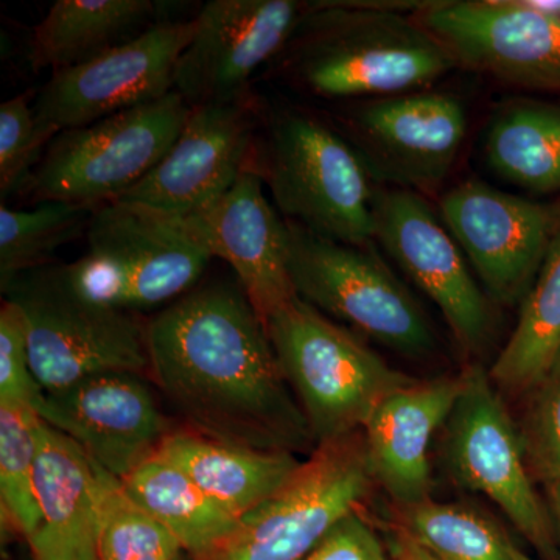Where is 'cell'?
Here are the masks:
<instances>
[{
    "label": "cell",
    "mask_w": 560,
    "mask_h": 560,
    "mask_svg": "<svg viewBox=\"0 0 560 560\" xmlns=\"http://www.w3.org/2000/svg\"><path fill=\"white\" fill-rule=\"evenodd\" d=\"M150 372L189 429L213 440L300 451L313 441L241 283L195 287L147 323Z\"/></svg>",
    "instance_id": "1"
},
{
    "label": "cell",
    "mask_w": 560,
    "mask_h": 560,
    "mask_svg": "<svg viewBox=\"0 0 560 560\" xmlns=\"http://www.w3.org/2000/svg\"><path fill=\"white\" fill-rule=\"evenodd\" d=\"M374 2H313L267 73L326 101L418 92L456 68L447 49L415 16Z\"/></svg>",
    "instance_id": "2"
},
{
    "label": "cell",
    "mask_w": 560,
    "mask_h": 560,
    "mask_svg": "<svg viewBox=\"0 0 560 560\" xmlns=\"http://www.w3.org/2000/svg\"><path fill=\"white\" fill-rule=\"evenodd\" d=\"M265 323L316 445L363 431L390 394L415 381L300 296Z\"/></svg>",
    "instance_id": "3"
},
{
    "label": "cell",
    "mask_w": 560,
    "mask_h": 560,
    "mask_svg": "<svg viewBox=\"0 0 560 560\" xmlns=\"http://www.w3.org/2000/svg\"><path fill=\"white\" fill-rule=\"evenodd\" d=\"M86 237L88 253L62 275L83 300L117 311L179 300L213 259L186 220L138 202L97 206Z\"/></svg>",
    "instance_id": "4"
},
{
    "label": "cell",
    "mask_w": 560,
    "mask_h": 560,
    "mask_svg": "<svg viewBox=\"0 0 560 560\" xmlns=\"http://www.w3.org/2000/svg\"><path fill=\"white\" fill-rule=\"evenodd\" d=\"M268 131L260 172L283 219L330 241L372 246L375 184L346 136L296 109L272 114Z\"/></svg>",
    "instance_id": "5"
},
{
    "label": "cell",
    "mask_w": 560,
    "mask_h": 560,
    "mask_svg": "<svg viewBox=\"0 0 560 560\" xmlns=\"http://www.w3.org/2000/svg\"><path fill=\"white\" fill-rule=\"evenodd\" d=\"M2 291L27 319L32 371L43 393L98 375L150 372L147 324L131 312L83 300L62 265L25 272Z\"/></svg>",
    "instance_id": "6"
},
{
    "label": "cell",
    "mask_w": 560,
    "mask_h": 560,
    "mask_svg": "<svg viewBox=\"0 0 560 560\" xmlns=\"http://www.w3.org/2000/svg\"><path fill=\"white\" fill-rule=\"evenodd\" d=\"M190 110L173 91L160 101L58 132L25 194L33 202L92 208L119 200L164 160Z\"/></svg>",
    "instance_id": "7"
},
{
    "label": "cell",
    "mask_w": 560,
    "mask_h": 560,
    "mask_svg": "<svg viewBox=\"0 0 560 560\" xmlns=\"http://www.w3.org/2000/svg\"><path fill=\"white\" fill-rule=\"evenodd\" d=\"M285 221L291 282L302 301L404 355L434 349L425 313L372 246L345 245Z\"/></svg>",
    "instance_id": "8"
},
{
    "label": "cell",
    "mask_w": 560,
    "mask_h": 560,
    "mask_svg": "<svg viewBox=\"0 0 560 560\" xmlns=\"http://www.w3.org/2000/svg\"><path fill=\"white\" fill-rule=\"evenodd\" d=\"M363 431L316 445L289 481L202 560H305L374 485Z\"/></svg>",
    "instance_id": "9"
},
{
    "label": "cell",
    "mask_w": 560,
    "mask_h": 560,
    "mask_svg": "<svg viewBox=\"0 0 560 560\" xmlns=\"http://www.w3.org/2000/svg\"><path fill=\"white\" fill-rule=\"evenodd\" d=\"M447 459L460 486L488 497L541 556L558 559L550 511L534 488L521 431L485 368L463 372L447 419Z\"/></svg>",
    "instance_id": "10"
},
{
    "label": "cell",
    "mask_w": 560,
    "mask_h": 560,
    "mask_svg": "<svg viewBox=\"0 0 560 560\" xmlns=\"http://www.w3.org/2000/svg\"><path fill=\"white\" fill-rule=\"evenodd\" d=\"M412 16L456 68L518 90L560 94V16L529 0L422 2Z\"/></svg>",
    "instance_id": "11"
},
{
    "label": "cell",
    "mask_w": 560,
    "mask_h": 560,
    "mask_svg": "<svg viewBox=\"0 0 560 560\" xmlns=\"http://www.w3.org/2000/svg\"><path fill=\"white\" fill-rule=\"evenodd\" d=\"M441 220L489 296L523 301L560 241V200L540 202L470 179L441 200Z\"/></svg>",
    "instance_id": "12"
},
{
    "label": "cell",
    "mask_w": 560,
    "mask_h": 560,
    "mask_svg": "<svg viewBox=\"0 0 560 560\" xmlns=\"http://www.w3.org/2000/svg\"><path fill=\"white\" fill-rule=\"evenodd\" d=\"M340 120L375 186L418 194L447 178L467 131L463 103L442 92L372 98Z\"/></svg>",
    "instance_id": "13"
},
{
    "label": "cell",
    "mask_w": 560,
    "mask_h": 560,
    "mask_svg": "<svg viewBox=\"0 0 560 560\" xmlns=\"http://www.w3.org/2000/svg\"><path fill=\"white\" fill-rule=\"evenodd\" d=\"M194 32L195 16L162 20L124 46L51 73L36 98V119L58 135L160 101L175 91L176 66Z\"/></svg>",
    "instance_id": "14"
},
{
    "label": "cell",
    "mask_w": 560,
    "mask_h": 560,
    "mask_svg": "<svg viewBox=\"0 0 560 560\" xmlns=\"http://www.w3.org/2000/svg\"><path fill=\"white\" fill-rule=\"evenodd\" d=\"M307 11L294 0L205 3L176 66L175 92L190 108L248 97L257 70L285 49Z\"/></svg>",
    "instance_id": "15"
},
{
    "label": "cell",
    "mask_w": 560,
    "mask_h": 560,
    "mask_svg": "<svg viewBox=\"0 0 560 560\" xmlns=\"http://www.w3.org/2000/svg\"><path fill=\"white\" fill-rule=\"evenodd\" d=\"M372 213L374 241L440 308L460 348L485 349L493 329L489 298L429 202L418 191L375 186Z\"/></svg>",
    "instance_id": "16"
},
{
    "label": "cell",
    "mask_w": 560,
    "mask_h": 560,
    "mask_svg": "<svg viewBox=\"0 0 560 560\" xmlns=\"http://www.w3.org/2000/svg\"><path fill=\"white\" fill-rule=\"evenodd\" d=\"M261 106L254 94L191 108L164 160L119 200L187 219L220 200L254 164Z\"/></svg>",
    "instance_id": "17"
},
{
    "label": "cell",
    "mask_w": 560,
    "mask_h": 560,
    "mask_svg": "<svg viewBox=\"0 0 560 560\" xmlns=\"http://www.w3.org/2000/svg\"><path fill=\"white\" fill-rule=\"evenodd\" d=\"M143 375L105 374L44 393L36 412L97 466L125 480L160 452L173 429Z\"/></svg>",
    "instance_id": "18"
},
{
    "label": "cell",
    "mask_w": 560,
    "mask_h": 560,
    "mask_svg": "<svg viewBox=\"0 0 560 560\" xmlns=\"http://www.w3.org/2000/svg\"><path fill=\"white\" fill-rule=\"evenodd\" d=\"M264 184L260 168L250 167L220 200L184 220L210 256L230 265L250 304L267 319L298 294L290 276L289 228L268 201Z\"/></svg>",
    "instance_id": "19"
},
{
    "label": "cell",
    "mask_w": 560,
    "mask_h": 560,
    "mask_svg": "<svg viewBox=\"0 0 560 560\" xmlns=\"http://www.w3.org/2000/svg\"><path fill=\"white\" fill-rule=\"evenodd\" d=\"M463 374L418 381L390 394L363 429L372 478L400 510L430 500V445L447 423Z\"/></svg>",
    "instance_id": "20"
},
{
    "label": "cell",
    "mask_w": 560,
    "mask_h": 560,
    "mask_svg": "<svg viewBox=\"0 0 560 560\" xmlns=\"http://www.w3.org/2000/svg\"><path fill=\"white\" fill-rule=\"evenodd\" d=\"M36 497L40 526L33 560H97L98 475L79 444L39 418Z\"/></svg>",
    "instance_id": "21"
},
{
    "label": "cell",
    "mask_w": 560,
    "mask_h": 560,
    "mask_svg": "<svg viewBox=\"0 0 560 560\" xmlns=\"http://www.w3.org/2000/svg\"><path fill=\"white\" fill-rule=\"evenodd\" d=\"M158 455L237 518L270 499L301 466L291 452L245 447L190 429L173 430Z\"/></svg>",
    "instance_id": "22"
},
{
    "label": "cell",
    "mask_w": 560,
    "mask_h": 560,
    "mask_svg": "<svg viewBox=\"0 0 560 560\" xmlns=\"http://www.w3.org/2000/svg\"><path fill=\"white\" fill-rule=\"evenodd\" d=\"M153 0H57L33 31L32 68H75L138 38L162 21Z\"/></svg>",
    "instance_id": "23"
},
{
    "label": "cell",
    "mask_w": 560,
    "mask_h": 560,
    "mask_svg": "<svg viewBox=\"0 0 560 560\" xmlns=\"http://www.w3.org/2000/svg\"><path fill=\"white\" fill-rule=\"evenodd\" d=\"M485 156L500 178L536 194H560V105L517 97L493 113Z\"/></svg>",
    "instance_id": "24"
},
{
    "label": "cell",
    "mask_w": 560,
    "mask_h": 560,
    "mask_svg": "<svg viewBox=\"0 0 560 560\" xmlns=\"http://www.w3.org/2000/svg\"><path fill=\"white\" fill-rule=\"evenodd\" d=\"M121 481L132 499L171 530L194 560L212 555L241 522L161 455L140 464Z\"/></svg>",
    "instance_id": "25"
},
{
    "label": "cell",
    "mask_w": 560,
    "mask_h": 560,
    "mask_svg": "<svg viewBox=\"0 0 560 560\" xmlns=\"http://www.w3.org/2000/svg\"><path fill=\"white\" fill-rule=\"evenodd\" d=\"M560 350V241L523 298L517 326L489 375L504 393L526 394Z\"/></svg>",
    "instance_id": "26"
},
{
    "label": "cell",
    "mask_w": 560,
    "mask_h": 560,
    "mask_svg": "<svg viewBox=\"0 0 560 560\" xmlns=\"http://www.w3.org/2000/svg\"><path fill=\"white\" fill-rule=\"evenodd\" d=\"M92 206L68 201L35 202L32 209L0 208L2 290L25 272L49 265L55 250L90 228Z\"/></svg>",
    "instance_id": "27"
},
{
    "label": "cell",
    "mask_w": 560,
    "mask_h": 560,
    "mask_svg": "<svg viewBox=\"0 0 560 560\" xmlns=\"http://www.w3.org/2000/svg\"><path fill=\"white\" fill-rule=\"evenodd\" d=\"M400 533L438 560H514L495 523L460 504L427 500L400 510Z\"/></svg>",
    "instance_id": "28"
},
{
    "label": "cell",
    "mask_w": 560,
    "mask_h": 560,
    "mask_svg": "<svg viewBox=\"0 0 560 560\" xmlns=\"http://www.w3.org/2000/svg\"><path fill=\"white\" fill-rule=\"evenodd\" d=\"M97 466V464H95ZM97 560H179L184 548L175 536L140 506L124 481L97 466Z\"/></svg>",
    "instance_id": "29"
},
{
    "label": "cell",
    "mask_w": 560,
    "mask_h": 560,
    "mask_svg": "<svg viewBox=\"0 0 560 560\" xmlns=\"http://www.w3.org/2000/svg\"><path fill=\"white\" fill-rule=\"evenodd\" d=\"M38 412L0 407V501L3 517L31 541L40 526L36 497Z\"/></svg>",
    "instance_id": "30"
},
{
    "label": "cell",
    "mask_w": 560,
    "mask_h": 560,
    "mask_svg": "<svg viewBox=\"0 0 560 560\" xmlns=\"http://www.w3.org/2000/svg\"><path fill=\"white\" fill-rule=\"evenodd\" d=\"M54 132L39 125L31 92L0 105V197L25 194Z\"/></svg>",
    "instance_id": "31"
},
{
    "label": "cell",
    "mask_w": 560,
    "mask_h": 560,
    "mask_svg": "<svg viewBox=\"0 0 560 560\" xmlns=\"http://www.w3.org/2000/svg\"><path fill=\"white\" fill-rule=\"evenodd\" d=\"M521 431L523 451L534 480L560 481V350L528 390Z\"/></svg>",
    "instance_id": "32"
},
{
    "label": "cell",
    "mask_w": 560,
    "mask_h": 560,
    "mask_svg": "<svg viewBox=\"0 0 560 560\" xmlns=\"http://www.w3.org/2000/svg\"><path fill=\"white\" fill-rule=\"evenodd\" d=\"M43 396L32 371L27 319L16 302L7 300L0 308V407L36 411Z\"/></svg>",
    "instance_id": "33"
},
{
    "label": "cell",
    "mask_w": 560,
    "mask_h": 560,
    "mask_svg": "<svg viewBox=\"0 0 560 560\" xmlns=\"http://www.w3.org/2000/svg\"><path fill=\"white\" fill-rule=\"evenodd\" d=\"M305 560H393L360 511L350 512ZM396 560V559H394Z\"/></svg>",
    "instance_id": "34"
},
{
    "label": "cell",
    "mask_w": 560,
    "mask_h": 560,
    "mask_svg": "<svg viewBox=\"0 0 560 560\" xmlns=\"http://www.w3.org/2000/svg\"><path fill=\"white\" fill-rule=\"evenodd\" d=\"M397 560H438L429 551L423 550L419 544L410 539L407 534L400 533L399 539H397Z\"/></svg>",
    "instance_id": "35"
},
{
    "label": "cell",
    "mask_w": 560,
    "mask_h": 560,
    "mask_svg": "<svg viewBox=\"0 0 560 560\" xmlns=\"http://www.w3.org/2000/svg\"><path fill=\"white\" fill-rule=\"evenodd\" d=\"M548 500H550V511L552 528H555L556 541L560 550V481L548 486Z\"/></svg>",
    "instance_id": "36"
},
{
    "label": "cell",
    "mask_w": 560,
    "mask_h": 560,
    "mask_svg": "<svg viewBox=\"0 0 560 560\" xmlns=\"http://www.w3.org/2000/svg\"><path fill=\"white\" fill-rule=\"evenodd\" d=\"M529 2L537 9L560 16V0H529Z\"/></svg>",
    "instance_id": "37"
},
{
    "label": "cell",
    "mask_w": 560,
    "mask_h": 560,
    "mask_svg": "<svg viewBox=\"0 0 560 560\" xmlns=\"http://www.w3.org/2000/svg\"><path fill=\"white\" fill-rule=\"evenodd\" d=\"M512 559L514 560H534L530 559L526 552H523L521 548L515 547V545H512Z\"/></svg>",
    "instance_id": "38"
},
{
    "label": "cell",
    "mask_w": 560,
    "mask_h": 560,
    "mask_svg": "<svg viewBox=\"0 0 560 560\" xmlns=\"http://www.w3.org/2000/svg\"><path fill=\"white\" fill-rule=\"evenodd\" d=\"M179 560H187V559H186V558H184V556H183V558H180Z\"/></svg>",
    "instance_id": "39"
},
{
    "label": "cell",
    "mask_w": 560,
    "mask_h": 560,
    "mask_svg": "<svg viewBox=\"0 0 560 560\" xmlns=\"http://www.w3.org/2000/svg\"><path fill=\"white\" fill-rule=\"evenodd\" d=\"M394 559H396V558H394ZM396 560H397V559H396Z\"/></svg>",
    "instance_id": "40"
}]
</instances>
